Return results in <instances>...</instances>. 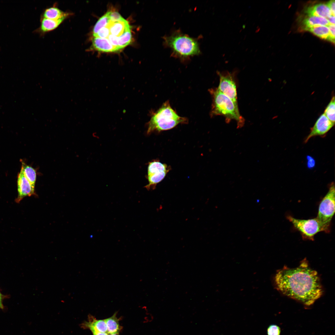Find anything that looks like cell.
<instances>
[{"label": "cell", "mask_w": 335, "mask_h": 335, "mask_svg": "<svg viewBox=\"0 0 335 335\" xmlns=\"http://www.w3.org/2000/svg\"><path fill=\"white\" fill-rule=\"evenodd\" d=\"M274 282L278 291L306 306L313 304L323 293L317 272L305 261L295 268L284 266L277 271Z\"/></svg>", "instance_id": "6da1fadb"}, {"label": "cell", "mask_w": 335, "mask_h": 335, "mask_svg": "<svg viewBox=\"0 0 335 335\" xmlns=\"http://www.w3.org/2000/svg\"><path fill=\"white\" fill-rule=\"evenodd\" d=\"M188 121L186 118L179 116L167 101L152 114L147 124V133L150 134L154 132L169 130L179 124H186Z\"/></svg>", "instance_id": "7a4b0ae2"}, {"label": "cell", "mask_w": 335, "mask_h": 335, "mask_svg": "<svg viewBox=\"0 0 335 335\" xmlns=\"http://www.w3.org/2000/svg\"><path fill=\"white\" fill-rule=\"evenodd\" d=\"M209 91L212 99L211 116H223L226 123H229L234 120L237 122L238 128L242 127L244 124V119L240 115L239 108L232 101L217 88L211 89Z\"/></svg>", "instance_id": "3957f363"}, {"label": "cell", "mask_w": 335, "mask_h": 335, "mask_svg": "<svg viewBox=\"0 0 335 335\" xmlns=\"http://www.w3.org/2000/svg\"><path fill=\"white\" fill-rule=\"evenodd\" d=\"M166 45L170 48L174 55L186 59L200 53L198 42L188 36L176 33L164 38Z\"/></svg>", "instance_id": "277c9868"}, {"label": "cell", "mask_w": 335, "mask_h": 335, "mask_svg": "<svg viewBox=\"0 0 335 335\" xmlns=\"http://www.w3.org/2000/svg\"><path fill=\"white\" fill-rule=\"evenodd\" d=\"M287 218L305 239L313 240L314 236L318 233L330 231V227L324 224L316 217L307 220L297 219L291 216Z\"/></svg>", "instance_id": "5b68a950"}, {"label": "cell", "mask_w": 335, "mask_h": 335, "mask_svg": "<svg viewBox=\"0 0 335 335\" xmlns=\"http://www.w3.org/2000/svg\"><path fill=\"white\" fill-rule=\"evenodd\" d=\"M335 192L334 184L332 182L319 204L316 217L322 223L329 227L335 213Z\"/></svg>", "instance_id": "8992f818"}, {"label": "cell", "mask_w": 335, "mask_h": 335, "mask_svg": "<svg viewBox=\"0 0 335 335\" xmlns=\"http://www.w3.org/2000/svg\"><path fill=\"white\" fill-rule=\"evenodd\" d=\"M170 169V166L158 160L150 162L146 176L149 183L145 187L148 190H154L157 184L163 179Z\"/></svg>", "instance_id": "52a82bcc"}, {"label": "cell", "mask_w": 335, "mask_h": 335, "mask_svg": "<svg viewBox=\"0 0 335 335\" xmlns=\"http://www.w3.org/2000/svg\"><path fill=\"white\" fill-rule=\"evenodd\" d=\"M218 74L220 81L218 89L238 107L236 84L233 75L229 72L224 73L219 72Z\"/></svg>", "instance_id": "ba28073f"}, {"label": "cell", "mask_w": 335, "mask_h": 335, "mask_svg": "<svg viewBox=\"0 0 335 335\" xmlns=\"http://www.w3.org/2000/svg\"><path fill=\"white\" fill-rule=\"evenodd\" d=\"M334 125L324 114H322L311 128L310 133L304 141L305 143L307 142L310 138L314 136H325Z\"/></svg>", "instance_id": "9c48e42d"}, {"label": "cell", "mask_w": 335, "mask_h": 335, "mask_svg": "<svg viewBox=\"0 0 335 335\" xmlns=\"http://www.w3.org/2000/svg\"><path fill=\"white\" fill-rule=\"evenodd\" d=\"M18 196L15 200L19 203L24 197L34 194V187L25 176L21 171L18 174L17 181Z\"/></svg>", "instance_id": "30bf717a"}, {"label": "cell", "mask_w": 335, "mask_h": 335, "mask_svg": "<svg viewBox=\"0 0 335 335\" xmlns=\"http://www.w3.org/2000/svg\"><path fill=\"white\" fill-rule=\"evenodd\" d=\"M304 12L308 16H319L327 19L333 15L326 4L323 3L317 4L306 8L304 10Z\"/></svg>", "instance_id": "8fae6325"}, {"label": "cell", "mask_w": 335, "mask_h": 335, "mask_svg": "<svg viewBox=\"0 0 335 335\" xmlns=\"http://www.w3.org/2000/svg\"><path fill=\"white\" fill-rule=\"evenodd\" d=\"M84 329H88L91 331H95L107 333V328L105 319H97L94 316L90 315L88 320L85 321L81 325Z\"/></svg>", "instance_id": "7c38bea8"}, {"label": "cell", "mask_w": 335, "mask_h": 335, "mask_svg": "<svg viewBox=\"0 0 335 335\" xmlns=\"http://www.w3.org/2000/svg\"><path fill=\"white\" fill-rule=\"evenodd\" d=\"M92 47L95 50L104 52H115L118 51L110 43L107 38L94 37L92 40Z\"/></svg>", "instance_id": "4fadbf2b"}, {"label": "cell", "mask_w": 335, "mask_h": 335, "mask_svg": "<svg viewBox=\"0 0 335 335\" xmlns=\"http://www.w3.org/2000/svg\"><path fill=\"white\" fill-rule=\"evenodd\" d=\"M107 26L109 28L110 34L117 37L121 35L125 31L131 30V26L123 18L119 21L112 22L109 21Z\"/></svg>", "instance_id": "5bb4252c"}, {"label": "cell", "mask_w": 335, "mask_h": 335, "mask_svg": "<svg viewBox=\"0 0 335 335\" xmlns=\"http://www.w3.org/2000/svg\"><path fill=\"white\" fill-rule=\"evenodd\" d=\"M330 24L327 19L319 16H307L302 21L304 29L306 30L310 28L318 26H327Z\"/></svg>", "instance_id": "9a60e30c"}, {"label": "cell", "mask_w": 335, "mask_h": 335, "mask_svg": "<svg viewBox=\"0 0 335 335\" xmlns=\"http://www.w3.org/2000/svg\"><path fill=\"white\" fill-rule=\"evenodd\" d=\"M65 19L63 18L56 20L43 17L41 23L40 30L43 33L52 31L58 27Z\"/></svg>", "instance_id": "2e32d148"}, {"label": "cell", "mask_w": 335, "mask_h": 335, "mask_svg": "<svg viewBox=\"0 0 335 335\" xmlns=\"http://www.w3.org/2000/svg\"><path fill=\"white\" fill-rule=\"evenodd\" d=\"M117 312H115L111 317L105 319L109 334H119L122 329L119 324V319L117 317Z\"/></svg>", "instance_id": "e0dca14e"}, {"label": "cell", "mask_w": 335, "mask_h": 335, "mask_svg": "<svg viewBox=\"0 0 335 335\" xmlns=\"http://www.w3.org/2000/svg\"><path fill=\"white\" fill-rule=\"evenodd\" d=\"M70 15L69 13L64 12L56 7H52L45 10L43 14V17L56 20L66 18Z\"/></svg>", "instance_id": "ac0fdd59"}, {"label": "cell", "mask_w": 335, "mask_h": 335, "mask_svg": "<svg viewBox=\"0 0 335 335\" xmlns=\"http://www.w3.org/2000/svg\"><path fill=\"white\" fill-rule=\"evenodd\" d=\"M317 36L330 41L329 29L327 26H314L307 29Z\"/></svg>", "instance_id": "d6986e66"}, {"label": "cell", "mask_w": 335, "mask_h": 335, "mask_svg": "<svg viewBox=\"0 0 335 335\" xmlns=\"http://www.w3.org/2000/svg\"><path fill=\"white\" fill-rule=\"evenodd\" d=\"M20 171L32 185L35 187L36 179V172L35 170L32 167L22 162Z\"/></svg>", "instance_id": "ffe728a7"}, {"label": "cell", "mask_w": 335, "mask_h": 335, "mask_svg": "<svg viewBox=\"0 0 335 335\" xmlns=\"http://www.w3.org/2000/svg\"><path fill=\"white\" fill-rule=\"evenodd\" d=\"M109 12H107L97 21L93 29V35L96 34L102 28L107 26L109 22Z\"/></svg>", "instance_id": "44dd1931"}, {"label": "cell", "mask_w": 335, "mask_h": 335, "mask_svg": "<svg viewBox=\"0 0 335 335\" xmlns=\"http://www.w3.org/2000/svg\"><path fill=\"white\" fill-rule=\"evenodd\" d=\"M132 35L131 30L124 32L121 35L118 37V43L120 50L129 44L132 41Z\"/></svg>", "instance_id": "7402d4cb"}, {"label": "cell", "mask_w": 335, "mask_h": 335, "mask_svg": "<svg viewBox=\"0 0 335 335\" xmlns=\"http://www.w3.org/2000/svg\"><path fill=\"white\" fill-rule=\"evenodd\" d=\"M335 96H332L324 111V114L333 124H335Z\"/></svg>", "instance_id": "603a6c76"}, {"label": "cell", "mask_w": 335, "mask_h": 335, "mask_svg": "<svg viewBox=\"0 0 335 335\" xmlns=\"http://www.w3.org/2000/svg\"><path fill=\"white\" fill-rule=\"evenodd\" d=\"M280 328L275 324L270 325L267 329L268 335H280Z\"/></svg>", "instance_id": "cb8c5ba5"}, {"label": "cell", "mask_w": 335, "mask_h": 335, "mask_svg": "<svg viewBox=\"0 0 335 335\" xmlns=\"http://www.w3.org/2000/svg\"><path fill=\"white\" fill-rule=\"evenodd\" d=\"M110 34L109 28L106 26L102 28L96 34L93 35V36L94 37L100 38H107Z\"/></svg>", "instance_id": "d4e9b609"}, {"label": "cell", "mask_w": 335, "mask_h": 335, "mask_svg": "<svg viewBox=\"0 0 335 335\" xmlns=\"http://www.w3.org/2000/svg\"><path fill=\"white\" fill-rule=\"evenodd\" d=\"M109 17L110 21L114 23L120 21L123 18L116 11H109Z\"/></svg>", "instance_id": "484cf974"}, {"label": "cell", "mask_w": 335, "mask_h": 335, "mask_svg": "<svg viewBox=\"0 0 335 335\" xmlns=\"http://www.w3.org/2000/svg\"><path fill=\"white\" fill-rule=\"evenodd\" d=\"M118 37L110 34L107 38L111 44L119 51L121 50L118 46Z\"/></svg>", "instance_id": "4316f807"}, {"label": "cell", "mask_w": 335, "mask_h": 335, "mask_svg": "<svg viewBox=\"0 0 335 335\" xmlns=\"http://www.w3.org/2000/svg\"><path fill=\"white\" fill-rule=\"evenodd\" d=\"M327 26L329 31L330 42L334 43L335 42V25L329 24Z\"/></svg>", "instance_id": "83f0119b"}, {"label": "cell", "mask_w": 335, "mask_h": 335, "mask_svg": "<svg viewBox=\"0 0 335 335\" xmlns=\"http://www.w3.org/2000/svg\"><path fill=\"white\" fill-rule=\"evenodd\" d=\"M335 0H330L326 4L330 9L333 15L335 16Z\"/></svg>", "instance_id": "f1b7e54d"}, {"label": "cell", "mask_w": 335, "mask_h": 335, "mask_svg": "<svg viewBox=\"0 0 335 335\" xmlns=\"http://www.w3.org/2000/svg\"><path fill=\"white\" fill-rule=\"evenodd\" d=\"M308 160L307 162V166L309 168L313 167L315 164V161L314 159L311 157H307Z\"/></svg>", "instance_id": "f546056e"}, {"label": "cell", "mask_w": 335, "mask_h": 335, "mask_svg": "<svg viewBox=\"0 0 335 335\" xmlns=\"http://www.w3.org/2000/svg\"><path fill=\"white\" fill-rule=\"evenodd\" d=\"M7 297V296L2 294L0 292V309H3L4 308V306L2 303L3 300Z\"/></svg>", "instance_id": "4dcf8cb0"}, {"label": "cell", "mask_w": 335, "mask_h": 335, "mask_svg": "<svg viewBox=\"0 0 335 335\" xmlns=\"http://www.w3.org/2000/svg\"><path fill=\"white\" fill-rule=\"evenodd\" d=\"M93 335H109V334L106 333H103L95 331H91Z\"/></svg>", "instance_id": "1f68e13d"}, {"label": "cell", "mask_w": 335, "mask_h": 335, "mask_svg": "<svg viewBox=\"0 0 335 335\" xmlns=\"http://www.w3.org/2000/svg\"><path fill=\"white\" fill-rule=\"evenodd\" d=\"M330 24L335 25V16L332 15L330 17L327 19Z\"/></svg>", "instance_id": "d6a6232c"}, {"label": "cell", "mask_w": 335, "mask_h": 335, "mask_svg": "<svg viewBox=\"0 0 335 335\" xmlns=\"http://www.w3.org/2000/svg\"><path fill=\"white\" fill-rule=\"evenodd\" d=\"M109 335H119V334H109Z\"/></svg>", "instance_id": "836d02e7"}]
</instances>
